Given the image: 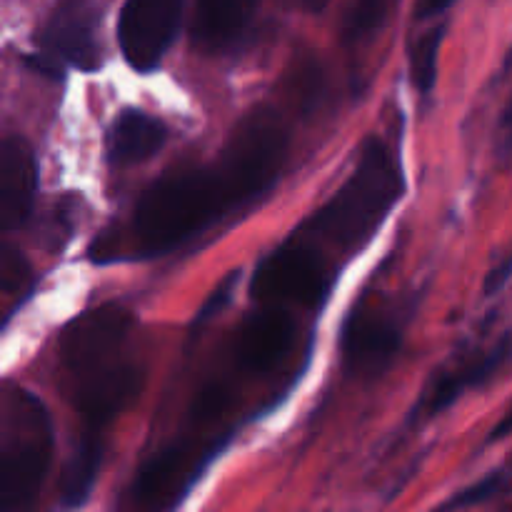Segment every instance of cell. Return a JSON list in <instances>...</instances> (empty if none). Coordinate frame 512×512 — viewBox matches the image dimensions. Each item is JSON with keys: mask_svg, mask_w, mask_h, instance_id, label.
<instances>
[{"mask_svg": "<svg viewBox=\"0 0 512 512\" xmlns=\"http://www.w3.org/2000/svg\"><path fill=\"white\" fill-rule=\"evenodd\" d=\"M290 138L270 105L240 118L218 158L163 175L140 195L125 233H105L90 248L95 263L158 258L203 233L238 205L268 193L288 158Z\"/></svg>", "mask_w": 512, "mask_h": 512, "instance_id": "obj_1", "label": "cell"}, {"mask_svg": "<svg viewBox=\"0 0 512 512\" xmlns=\"http://www.w3.org/2000/svg\"><path fill=\"white\" fill-rule=\"evenodd\" d=\"M133 328L135 318L123 303H103L75 315L60 333V378L78 418V443L60 478L65 508L88 500L110 423L145 383L143 365L130 350Z\"/></svg>", "mask_w": 512, "mask_h": 512, "instance_id": "obj_2", "label": "cell"}, {"mask_svg": "<svg viewBox=\"0 0 512 512\" xmlns=\"http://www.w3.org/2000/svg\"><path fill=\"white\" fill-rule=\"evenodd\" d=\"M253 373L225 348L215 370L198 385L178 433L140 463L120 493L115 512H175L233 435V420Z\"/></svg>", "mask_w": 512, "mask_h": 512, "instance_id": "obj_3", "label": "cell"}, {"mask_svg": "<svg viewBox=\"0 0 512 512\" xmlns=\"http://www.w3.org/2000/svg\"><path fill=\"white\" fill-rule=\"evenodd\" d=\"M403 190L405 175L398 153L385 140L368 138L350 178L295 235L308 240L318 253H323V245L355 253L383 225Z\"/></svg>", "mask_w": 512, "mask_h": 512, "instance_id": "obj_4", "label": "cell"}, {"mask_svg": "<svg viewBox=\"0 0 512 512\" xmlns=\"http://www.w3.org/2000/svg\"><path fill=\"white\" fill-rule=\"evenodd\" d=\"M53 460V423L33 393L0 395V512H38Z\"/></svg>", "mask_w": 512, "mask_h": 512, "instance_id": "obj_5", "label": "cell"}, {"mask_svg": "<svg viewBox=\"0 0 512 512\" xmlns=\"http://www.w3.org/2000/svg\"><path fill=\"white\" fill-rule=\"evenodd\" d=\"M333 285L330 263L308 240L290 235L265 255L250 278V295L265 308L303 305L313 308L325 300Z\"/></svg>", "mask_w": 512, "mask_h": 512, "instance_id": "obj_6", "label": "cell"}, {"mask_svg": "<svg viewBox=\"0 0 512 512\" xmlns=\"http://www.w3.org/2000/svg\"><path fill=\"white\" fill-rule=\"evenodd\" d=\"M35 70L63 78L68 68L98 70L103 65L100 10L93 3H63L45 18L35 33Z\"/></svg>", "mask_w": 512, "mask_h": 512, "instance_id": "obj_7", "label": "cell"}, {"mask_svg": "<svg viewBox=\"0 0 512 512\" xmlns=\"http://www.w3.org/2000/svg\"><path fill=\"white\" fill-rule=\"evenodd\" d=\"M403 343L400 320L383 300L360 298L348 313L343 328V360L348 373L370 375L383 373L398 355Z\"/></svg>", "mask_w": 512, "mask_h": 512, "instance_id": "obj_8", "label": "cell"}, {"mask_svg": "<svg viewBox=\"0 0 512 512\" xmlns=\"http://www.w3.org/2000/svg\"><path fill=\"white\" fill-rule=\"evenodd\" d=\"M183 20L180 3H128L120 10L118 43L123 58L138 73H150L160 65L173 45Z\"/></svg>", "mask_w": 512, "mask_h": 512, "instance_id": "obj_9", "label": "cell"}, {"mask_svg": "<svg viewBox=\"0 0 512 512\" xmlns=\"http://www.w3.org/2000/svg\"><path fill=\"white\" fill-rule=\"evenodd\" d=\"M38 190V160L23 138L0 140V235L28 220Z\"/></svg>", "mask_w": 512, "mask_h": 512, "instance_id": "obj_10", "label": "cell"}, {"mask_svg": "<svg viewBox=\"0 0 512 512\" xmlns=\"http://www.w3.org/2000/svg\"><path fill=\"white\" fill-rule=\"evenodd\" d=\"M510 340L508 333L488 350V353H470L465 358L455 360L453 365H448L445 370H440L433 380H430V388L425 390L423 400H420V413L425 415H438L445 408L455 403L463 393H468L470 388H478L485 380L493 378L503 363L508 360Z\"/></svg>", "mask_w": 512, "mask_h": 512, "instance_id": "obj_11", "label": "cell"}, {"mask_svg": "<svg viewBox=\"0 0 512 512\" xmlns=\"http://www.w3.org/2000/svg\"><path fill=\"white\" fill-rule=\"evenodd\" d=\"M255 8L248 3H200L193 13L190 40L203 55H225L245 43Z\"/></svg>", "mask_w": 512, "mask_h": 512, "instance_id": "obj_12", "label": "cell"}, {"mask_svg": "<svg viewBox=\"0 0 512 512\" xmlns=\"http://www.w3.org/2000/svg\"><path fill=\"white\" fill-rule=\"evenodd\" d=\"M168 138V128L143 110H123L108 133V160L113 165L143 163L158 153Z\"/></svg>", "mask_w": 512, "mask_h": 512, "instance_id": "obj_13", "label": "cell"}, {"mask_svg": "<svg viewBox=\"0 0 512 512\" xmlns=\"http://www.w3.org/2000/svg\"><path fill=\"white\" fill-rule=\"evenodd\" d=\"M445 33H448V23L440 20V23L430 25L423 33L415 35V40L410 43V78L423 95L430 93L435 88V80H438V60Z\"/></svg>", "mask_w": 512, "mask_h": 512, "instance_id": "obj_14", "label": "cell"}, {"mask_svg": "<svg viewBox=\"0 0 512 512\" xmlns=\"http://www.w3.org/2000/svg\"><path fill=\"white\" fill-rule=\"evenodd\" d=\"M388 10H390L388 3H358V5H353V10L348 13V20H345V38L360 40V38H365V35L375 33V30L383 25Z\"/></svg>", "mask_w": 512, "mask_h": 512, "instance_id": "obj_15", "label": "cell"}, {"mask_svg": "<svg viewBox=\"0 0 512 512\" xmlns=\"http://www.w3.org/2000/svg\"><path fill=\"white\" fill-rule=\"evenodd\" d=\"M30 275V265L18 248L0 243V293L15 290Z\"/></svg>", "mask_w": 512, "mask_h": 512, "instance_id": "obj_16", "label": "cell"}, {"mask_svg": "<svg viewBox=\"0 0 512 512\" xmlns=\"http://www.w3.org/2000/svg\"><path fill=\"white\" fill-rule=\"evenodd\" d=\"M500 488H503V473H493V475H488V478L480 480V483L465 488L460 495H455V498L450 500V503L445 505L440 512H453V510L470 508V505H478V503H483V500L493 498Z\"/></svg>", "mask_w": 512, "mask_h": 512, "instance_id": "obj_17", "label": "cell"}, {"mask_svg": "<svg viewBox=\"0 0 512 512\" xmlns=\"http://www.w3.org/2000/svg\"><path fill=\"white\" fill-rule=\"evenodd\" d=\"M508 275H510V260H503V263H500L498 268L488 275V280H485V293L490 295V293H498V290H503L505 283H508Z\"/></svg>", "mask_w": 512, "mask_h": 512, "instance_id": "obj_18", "label": "cell"}]
</instances>
